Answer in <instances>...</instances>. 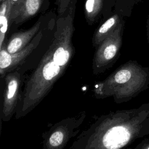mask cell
<instances>
[{"mask_svg":"<svg viewBox=\"0 0 149 149\" xmlns=\"http://www.w3.org/2000/svg\"><path fill=\"white\" fill-rule=\"evenodd\" d=\"M74 30L71 15L58 20L52 42L20 93L15 119L24 117L32 111L66 71L75 53L72 41Z\"/></svg>","mask_w":149,"mask_h":149,"instance_id":"cell-1","label":"cell"},{"mask_svg":"<svg viewBox=\"0 0 149 149\" xmlns=\"http://www.w3.org/2000/svg\"><path fill=\"white\" fill-rule=\"evenodd\" d=\"M149 102L138 108L117 110L95 118L77 135L70 149H119L144 137Z\"/></svg>","mask_w":149,"mask_h":149,"instance_id":"cell-2","label":"cell"},{"mask_svg":"<svg viewBox=\"0 0 149 149\" xmlns=\"http://www.w3.org/2000/svg\"><path fill=\"white\" fill-rule=\"evenodd\" d=\"M149 87V68L129 60L93 87L97 99L112 97L115 102H127Z\"/></svg>","mask_w":149,"mask_h":149,"instance_id":"cell-3","label":"cell"},{"mask_svg":"<svg viewBox=\"0 0 149 149\" xmlns=\"http://www.w3.org/2000/svg\"><path fill=\"white\" fill-rule=\"evenodd\" d=\"M86 117L85 111L67 117L53 125L42 135L43 149H62L80 132Z\"/></svg>","mask_w":149,"mask_h":149,"instance_id":"cell-4","label":"cell"},{"mask_svg":"<svg viewBox=\"0 0 149 149\" xmlns=\"http://www.w3.org/2000/svg\"><path fill=\"white\" fill-rule=\"evenodd\" d=\"M123 23L122 22L96 48L92 63L94 75H99L115 63L120 55L123 41Z\"/></svg>","mask_w":149,"mask_h":149,"instance_id":"cell-5","label":"cell"},{"mask_svg":"<svg viewBox=\"0 0 149 149\" xmlns=\"http://www.w3.org/2000/svg\"><path fill=\"white\" fill-rule=\"evenodd\" d=\"M4 79L1 119L8 122L16 111L20 95L21 76L17 70H13L8 73Z\"/></svg>","mask_w":149,"mask_h":149,"instance_id":"cell-6","label":"cell"},{"mask_svg":"<svg viewBox=\"0 0 149 149\" xmlns=\"http://www.w3.org/2000/svg\"><path fill=\"white\" fill-rule=\"evenodd\" d=\"M42 36V32L39 31L25 48L13 54L7 51L5 44L0 48V76L1 78H4L8 73L13 71L23 62L39 45Z\"/></svg>","mask_w":149,"mask_h":149,"instance_id":"cell-7","label":"cell"},{"mask_svg":"<svg viewBox=\"0 0 149 149\" xmlns=\"http://www.w3.org/2000/svg\"><path fill=\"white\" fill-rule=\"evenodd\" d=\"M42 0H18L12 7L10 24H22L28 20L39 11Z\"/></svg>","mask_w":149,"mask_h":149,"instance_id":"cell-8","label":"cell"},{"mask_svg":"<svg viewBox=\"0 0 149 149\" xmlns=\"http://www.w3.org/2000/svg\"><path fill=\"white\" fill-rule=\"evenodd\" d=\"M40 26L41 22L38 20L30 29L12 34L5 44L7 51L13 54L25 48L39 32Z\"/></svg>","mask_w":149,"mask_h":149,"instance_id":"cell-9","label":"cell"},{"mask_svg":"<svg viewBox=\"0 0 149 149\" xmlns=\"http://www.w3.org/2000/svg\"><path fill=\"white\" fill-rule=\"evenodd\" d=\"M122 22L117 14L106 20L94 32L92 38L93 47L96 48L109 35H110Z\"/></svg>","mask_w":149,"mask_h":149,"instance_id":"cell-10","label":"cell"},{"mask_svg":"<svg viewBox=\"0 0 149 149\" xmlns=\"http://www.w3.org/2000/svg\"><path fill=\"white\" fill-rule=\"evenodd\" d=\"M12 5L8 0H3L0 7V48L5 44L6 35L10 24V15Z\"/></svg>","mask_w":149,"mask_h":149,"instance_id":"cell-11","label":"cell"},{"mask_svg":"<svg viewBox=\"0 0 149 149\" xmlns=\"http://www.w3.org/2000/svg\"><path fill=\"white\" fill-rule=\"evenodd\" d=\"M102 0H86L85 15L89 23H93L102 8Z\"/></svg>","mask_w":149,"mask_h":149,"instance_id":"cell-12","label":"cell"},{"mask_svg":"<svg viewBox=\"0 0 149 149\" xmlns=\"http://www.w3.org/2000/svg\"><path fill=\"white\" fill-rule=\"evenodd\" d=\"M135 149H149V139H146L142 140L135 147Z\"/></svg>","mask_w":149,"mask_h":149,"instance_id":"cell-13","label":"cell"},{"mask_svg":"<svg viewBox=\"0 0 149 149\" xmlns=\"http://www.w3.org/2000/svg\"><path fill=\"white\" fill-rule=\"evenodd\" d=\"M149 135V116L146 120L144 126L143 127V136Z\"/></svg>","mask_w":149,"mask_h":149,"instance_id":"cell-14","label":"cell"},{"mask_svg":"<svg viewBox=\"0 0 149 149\" xmlns=\"http://www.w3.org/2000/svg\"><path fill=\"white\" fill-rule=\"evenodd\" d=\"M147 39L149 44V16H148V18L147 22Z\"/></svg>","mask_w":149,"mask_h":149,"instance_id":"cell-15","label":"cell"},{"mask_svg":"<svg viewBox=\"0 0 149 149\" xmlns=\"http://www.w3.org/2000/svg\"><path fill=\"white\" fill-rule=\"evenodd\" d=\"M8 1H9V2L12 5H13V4L15 3L18 0H8Z\"/></svg>","mask_w":149,"mask_h":149,"instance_id":"cell-16","label":"cell"},{"mask_svg":"<svg viewBox=\"0 0 149 149\" xmlns=\"http://www.w3.org/2000/svg\"><path fill=\"white\" fill-rule=\"evenodd\" d=\"M0 1H1V2H2V1H3V0H0Z\"/></svg>","mask_w":149,"mask_h":149,"instance_id":"cell-17","label":"cell"}]
</instances>
